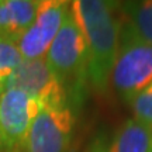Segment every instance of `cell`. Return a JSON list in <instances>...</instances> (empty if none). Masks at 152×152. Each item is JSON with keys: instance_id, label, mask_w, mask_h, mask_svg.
Masks as SVG:
<instances>
[{"instance_id": "obj_4", "label": "cell", "mask_w": 152, "mask_h": 152, "mask_svg": "<svg viewBox=\"0 0 152 152\" xmlns=\"http://www.w3.org/2000/svg\"><path fill=\"white\" fill-rule=\"evenodd\" d=\"M75 115L68 104L39 106L28 130L23 152H68L73 135Z\"/></svg>"}, {"instance_id": "obj_12", "label": "cell", "mask_w": 152, "mask_h": 152, "mask_svg": "<svg viewBox=\"0 0 152 152\" xmlns=\"http://www.w3.org/2000/svg\"><path fill=\"white\" fill-rule=\"evenodd\" d=\"M130 106L135 118L152 128V85L138 93L130 102Z\"/></svg>"}, {"instance_id": "obj_2", "label": "cell", "mask_w": 152, "mask_h": 152, "mask_svg": "<svg viewBox=\"0 0 152 152\" xmlns=\"http://www.w3.org/2000/svg\"><path fill=\"white\" fill-rule=\"evenodd\" d=\"M45 61L64 89L72 111L79 110L86 97L89 82L87 47L72 11L51 44Z\"/></svg>"}, {"instance_id": "obj_8", "label": "cell", "mask_w": 152, "mask_h": 152, "mask_svg": "<svg viewBox=\"0 0 152 152\" xmlns=\"http://www.w3.org/2000/svg\"><path fill=\"white\" fill-rule=\"evenodd\" d=\"M38 4L35 0H0V35L17 42L33 24Z\"/></svg>"}, {"instance_id": "obj_13", "label": "cell", "mask_w": 152, "mask_h": 152, "mask_svg": "<svg viewBox=\"0 0 152 152\" xmlns=\"http://www.w3.org/2000/svg\"><path fill=\"white\" fill-rule=\"evenodd\" d=\"M87 152H107V148L104 147L100 141H96L92 147L87 149Z\"/></svg>"}, {"instance_id": "obj_11", "label": "cell", "mask_w": 152, "mask_h": 152, "mask_svg": "<svg viewBox=\"0 0 152 152\" xmlns=\"http://www.w3.org/2000/svg\"><path fill=\"white\" fill-rule=\"evenodd\" d=\"M21 62L23 56L17 42L0 35V80L4 83Z\"/></svg>"}, {"instance_id": "obj_10", "label": "cell", "mask_w": 152, "mask_h": 152, "mask_svg": "<svg viewBox=\"0 0 152 152\" xmlns=\"http://www.w3.org/2000/svg\"><path fill=\"white\" fill-rule=\"evenodd\" d=\"M120 10L137 34L152 45V0L125 1L120 4Z\"/></svg>"}, {"instance_id": "obj_6", "label": "cell", "mask_w": 152, "mask_h": 152, "mask_svg": "<svg viewBox=\"0 0 152 152\" xmlns=\"http://www.w3.org/2000/svg\"><path fill=\"white\" fill-rule=\"evenodd\" d=\"M6 89H18L27 93L30 97L37 100L39 106L68 104L65 92L45 58L23 59L21 64L6 79L4 90Z\"/></svg>"}, {"instance_id": "obj_9", "label": "cell", "mask_w": 152, "mask_h": 152, "mask_svg": "<svg viewBox=\"0 0 152 152\" xmlns=\"http://www.w3.org/2000/svg\"><path fill=\"white\" fill-rule=\"evenodd\" d=\"M107 152H152V128L137 118L121 124Z\"/></svg>"}, {"instance_id": "obj_7", "label": "cell", "mask_w": 152, "mask_h": 152, "mask_svg": "<svg viewBox=\"0 0 152 152\" xmlns=\"http://www.w3.org/2000/svg\"><path fill=\"white\" fill-rule=\"evenodd\" d=\"M39 111V103L18 89H6L0 97V148H21Z\"/></svg>"}, {"instance_id": "obj_1", "label": "cell", "mask_w": 152, "mask_h": 152, "mask_svg": "<svg viewBox=\"0 0 152 152\" xmlns=\"http://www.w3.org/2000/svg\"><path fill=\"white\" fill-rule=\"evenodd\" d=\"M120 4L104 0H75L71 11L85 37L87 47L89 82L94 90L103 93L114 69L121 18Z\"/></svg>"}, {"instance_id": "obj_3", "label": "cell", "mask_w": 152, "mask_h": 152, "mask_svg": "<svg viewBox=\"0 0 152 152\" xmlns=\"http://www.w3.org/2000/svg\"><path fill=\"white\" fill-rule=\"evenodd\" d=\"M111 83L128 104L138 93L152 85V45L142 39L123 17Z\"/></svg>"}, {"instance_id": "obj_14", "label": "cell", "mask_w": 152, "mask_h": 152, "mask_svg": "<svg viewBox=\"0 0 152 152\" xmlns=\"http://www.w3.org/2000/svg\"><path fill=\"white\" fill-rule=\"evenodd\" d=\"M0 152H23L21 148H13V149H9V148H0Z\"/></svg>"}, {"instance_id": "obj_15", "label": "cell", "mask_w": 152, "mask_h": 152, "mask_svg": "<svg viewBox=\"0 0 152 152\" xmlns=\"http://www.w3.org/2000/svg\"><path fill=\"white\" fill-rule=\"evenodd\" d=\"M3 92H4V83L0 80V97H1V94H3Z\"/></svg>"}, {"instance_id": "obj_5", "label": "cell", "mask_w": 152, "mask_h": 152, "mask_svg": "<svg viewBox=\"0 0 152 152\" xmlns=\"http://www.w3.org/2000/svg\"><path fill=\"white\" fill-rule=\"evenodd\" d=\"M71 11V3L62 0L39 1L33 24L17 41L23 59H38L47 55L52 41L61 30L66 16Z\"/></svg>"}]
</instances>
